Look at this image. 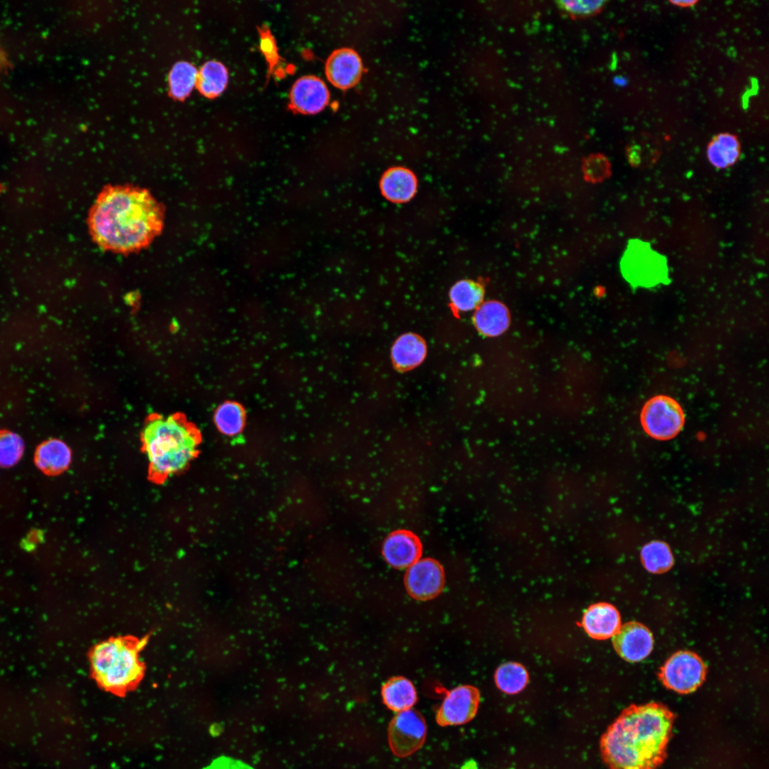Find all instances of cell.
I'll use <instances>...</instances> for the list:
<instances>
[{
	"instance_id": "34",
	"label": "cell",
	"mask_w": 769,
	"mask_h": 769,
	"mask_svg": "<svg viewBox=\"0 0 769 769\" xmlns=\"http://www.w3.org/2000/svg\"><path fill=\"white\" fill-rule=\"evenodd\" d=\"M3 60H4L3 54H2V52L0 50V66L1 65V63L3 62Z\"/></svg>"
},
{
	"instance_id": "28",
	"label": "cell",
	"mask_w": 769,
	"mask_h": 769,
	"mask_svg": "<svg viewBox=\"0 0 769 769\" xmlns=\"http://www.w3.org/2000/svg\"><path fill=\"white\" fill-rule=\"evenodd\" d=\"M198 72L196 68L187 62L176 63L169 75V90L172 97L184 99L197 85Z\"/></svg>"
},
{
	"instance_id": "12",
	"label": "cell",
	"mask_w": 769,
	"mask_h": 769,
	"mask_svg": "<svg viewBox=\"0 0 769 769\" xmlns=\"http://www.w3.org/2000/svg\"><path fill=\"white\" fill-rule=\"evenodd\" d=\"M422 552L420 539L413 532L405 529L391 532L382 545L384 560L397 569H407L421 558Z\"/></svg>"
},
{
	"instance_id": "17",
	"label": "cell",
	"mask_w": 769,
	"mask_h": 769,
	"mask_svg": "<svg viewBox=\"0 0 769 769\" xmlns=\"http://www.w3.org/2000/svg\"><path fill=\"white\" fill-rule=\"evenodd\" d=\"M427 355V344L419 335L407 333L394 341L391 349L394 367L399 372H406L419 365Z\"/></svg>"
},
{
	"instance_id": "30",
	"label": "cell",
	"mask_w": 769,
	"mask_h": 769,
	"mask_svg": "<svg viewBox=\"0 0 769 769\" xmlns=\"http://www.w3.org/2000/svg\"><path fill=\"white\" fill-rule=\"evenodd\" d=\"M582 171L587 181L600 182L610 176L611 164L605 155L592 154L583 161Z\"/></svg>"
},
{
	"instance_id": "24",
	"label": "cell",
	"mask_w": 769,
	"mask_h": 769,
	"mask_svg": "<svg viewBox=\"0 0 769 769\" xmlns=\"http://www.w3.org/2000/svg\"><path fill=\"white\" fill-rule=\"evenodd\" d=\"M228 83V72L220 62L211 61L204 63L198 72L197 86L199 92L207 98L219 95Z\"/></svg>"
},
{
	"instance_id": "5",
	"label": "cell",
	"mask_w": 769,
	"mask_h": 769,
	"mask_svg": "<svg viewBox=\"0 0 769 769\" xmlns=\"http://www.w3.org/2000/svg\"><path fill=\"white\" fill-rule=\"evenodd\" d=\"M620 271L634 288H652L669 281L666 258L639 239L629 241L621 258Z\"/></svg>"
},
{
	"instance_id": "6",
	"label": "cell",
	"mask_w": 769,
	"mask_h": 769,
	"mask_svg": "<svg viewBox=\"0 0 769 769\" xmlns=\"http://www.w3.org/2000/svg\"><path fill=\"white\" fill-rule=\"evenodd\" d=\"M644 431L656 440L674 438L682 429L685 415L681 405L671 397L656 395L643 406L640 414Z\"/></svg>"
},
{
	"instance_id": "14",
	"label": "cell",
	"mask_w": 769,
	"mask_h": 769,
	"mask_svg": "<svg viewBox=\"0 0 769 769\" xmlns=\"http://www.w3.org/2000/svg\"><path fill=\"white\" fill-rule=\"evenodd\" d=\"M362 72L361 59L350 48L335 51L325 63V74L328 80L340 89L354 86L360 80Z\"/></svg>"
},
{
	"instance_id": "3",
	"label": "cell",
	"mask_w": 769,
	"mask_h": 769,
	"mask_svg": "<svg viewBox=\"0 0 769 769\" xmlns=\"http://www.w3.org/2000/svg\"><path fill=\"white\" fill-rule=\"evenodd\" d=\"M141 441L149 461L148 479L162 484L197 456L200 434L181 413L167 417L153 414L145 424Z\"/></svg>"
},
{
	"instance_id": "2",
	"label": "cell",
	"mask_w": 769,
	"mask_h": 769,
	"mask_svg": "<svg viewBox=\"0 0 769 769\" xmlns=\"http://www.w3.org/2000/svg\"><path fill=\"white\" fill-rule=\"evenodd\" d=\"M674 719L660 703L626 708L601 737L605 763L609 769H656L665 758Z\"/></svg>"
},
{
	"instance_id": "11",
	"label": "cell",
	"mask_w": 769,
	"mask_h": 769,
	"mask_svg": "<svg viewBox=\"0 0 769 769\" xmlns=\"http://www.w3.org/2000/svg\"><path fill=\"white\" fill-rule=\"evenodd\" d=\"M616 652L624 660L637 662L651 653L654 640L651 632L642 624L629 622L620 627L612 637Z\"/></svg>"
},
{
	"instance_id": "18",
	"label": "cell",
	"mask_w": 769,
	"mask_h": 769,
	"mask_svg": "<svg viewBox=\"0 0 769 769\" xmlns=\"http://www.w3.org/2000/svg\"><path fill=\"white\" fill-rule=\"evenodd\" d=\"M71 451L58 439H50L41 443L34 453V463L47 476H57L70 466Z\"/></svg>"
},
{
	"instance_id": "7",
	"label": "cell",
	"mask_w": 769,
	"mask_h": 769,
	"mask_svg": "<svg viewBox=\"0 0 769 769\" xmlns=\"http://www.w3.org/2000/svg\"><path fill=\"white\" fill-rule=\"evenodd\" d=\"M706 674V666L696 654L679 651L666 660L658 676L666 688L679 694H688L702 684Z\"/></svg>"
},
{
	"instance_id": "9",
	"label": "cell",
	"mask_w": 769,
	"mask_h": 769,
	"mask_svg": "<svg viewBox=\"0 0 769 769\" xmlns=\"http://www.w3.org/2000/svg\"><path fill=\"white\" fill-rule=\"evenodd\" d=\"M480 701L478 690L472 686H459L445 694L436 711L437 723L443 726L469 722L477 713Z\"/></svg>"
},
{
	"instance_id": "32",
	"label": "cell",
	"mask_w": 769,
	"mask_h": 769,
	"mask_svg": "<svg viewBox=\"0 0 769 769\" xmlns=\"http://www.w3.org/2000/svg\"><path fill=\"white\" fill-rule=\"evenodd\" d=\"M205 769H254L244 762L222 756L216 759L209 766Z\"/></svg>"
},
{
	"instance_id": "20",
	"label": "cell",
	"mask_w": 769,
	"mask_h": 769,
	"mask_svg": "<svg viewBox=\"0 0 769 769\" xmlns=\"http://www.w3.org/2000/svg\"><path fill=\"white\" fill-rule=\"evenodd\" d=\"M706 155L709 162L718 169L731 167L740 157V141L738 137L732 133L717 134L708 144Z\"/></svg>"
},
{
	"instance_id": "23",
	"label": "cell",
	"mask_w": 769,
	"mask_h": 769,
	"mask_svg": "<svg viewBox=\"0 0 769 769\" xmlns=\"http://www.w3.org/2000/svg\"><path fill=\"white\" fill-rule=\"evenodd\" d=\"M484 294L481 283L470 279H462L450 288V305L456 313L476 310L483 303Z\"/></svg>"
},
{
	"instance_id": "10",
	"label": "cell",
	"mask_w": 769,
	"mask_h": 769,
	"mask_svg": "<svg viewBox=\"0 0 769 769\" xmlns=\"http://www.w3.org/2000/svg\"><path fill=\"white\" fill-rule=\"evenodd\" d=\"M404 584L412 597L419 600L432 599L437 596L444 587V569L441 565L433 558H420L407 568Z\"/></svg>"
},
{
	"instance_id": "26",
	"label": "cell",
	"mask_w": 769,
	"mask_h": 769,
	"mask_svg": "<svg viewBox=\"0 0 769 769\" xmlns=\"http://www.w3.org/2000/svg\"><path fill=\"white\" fill-rule=\"evenodd\" d=\"M495 681L497 687L507 694H516L521 691L528 682V674L525 667L516 662L503 664L496 671Z\"/></svg>"
},
{
	"instance_id": "22",
	"label": "cell",
	"mask_w": 769,
	"mask_h": 769,
	"mask_svg": "<svg viewBox=\"0 0 769 769\" xmlns=\"http://www.w3.org/2000/svg\"><path fill=\"white\" fill-rule=\"evenodd\" d=\"M628 162L634 167L649 168L653 166L661 155L658 140L647 132H640L626 147Z\"/></svg>"
},
{
	"instance_id": "4",
	"label": "cell",
	"mask_w": 769,
	"mask_h": 769,
	"mask_svg": "<svg viewBox=\"0 0 769 769\" xmlns=\"http://www.w3.org/2000/svg\"><path fill=\"white\" fill-rule=\"evenodd\" d=\"M147 637L120 636L97 644L89 657L91 674L104 690L123 696L142 681L145 666L140 653Z\"/></svg>"
},
{
	"instance_id": "29",
	"label": "cell",
	"mask_w": 769,
	"mask_h": 769,
	"mask_svg": "<svg viewBox=\"0 0 769 769\" xmlns=\"http://www.w3.org/2000/svg\"><path fill=\"white\" fill-rule=\"evenodd\" d=\"M23 450L24 443L19 435L9 430H0V466L7 468L15 465Z\"/></svg>"
},
{
	"instance_id": "1",
	"label": "cell",
	"mask_w": 769,
	"mask_h": 769,
	"mask_svg": "<svg viewBox=\"0 0 769 769\" xmlns=\"http://www.w3.org/2000/svg\"><path fill=\"white\" fill-rule=\"evenodd\" d=\"M163 211L146 190L116 186L105 188L89 216L91 235L103 248L120 253L139 250L160 232Z\"/></svg>"
},
{
	"instance_id": "21",
	"label": "cell",
	"mask_w": 769,
	"mask_h": 769,
	"mask_svg": "<svg viewBox=\"0 0 769 769\" xmlns=\"http://www.w3.org/2000/svg\"><path fill=\"white\" fill-rule=\"evenodd\" d=\"M384 703L397 713L412 708L417 700L413 684L402 676L389 679L382 688Z\"/></svg>"
},
{
	"instance_id": "15",
	"label": "cell",
	"mask_w": 769,
	"mask_h": 769,
	"mask_svg": "<svg viewBox=\"0 0 769 769\" xmlns=\"http://www.w3.org/2000/svg\"><path fill=\"white\" fill-rule=\"evenodd\" d=\"M582 624L587 634L596 639L612 637L621 627L620 615L611 604L599 602L585 612Z\"/></svg>"
},
{
	"instance_id": "8",
	"label": "cell",
	"mask_w": 769,
	"mask_h": 769,
	"mask_svg": "<svg viewBox=\"0 0 769 769\" xmlns=\"http://www.w3.org/2000/svg\"><path fill=\"white\" fill-rule=\"evenodd\" d=\"M427 726L422 716L412 708L398 712L390 722L388 740L393 753L407 757L424 743Z\"/></svg>"
},
{
	"instance_id": "25",
	"label": "cell",
	"mask_w": 769,
	"mask_h": 769,
	"mask_svg": "<svg viewBox=\"0 0 769 769\" xmlns=\"http://www.w3.org/2000/svg\"><path fill=\"white\" fill-rule=\"evenodd\" d=\"M641 560L646 570L655 574L668 571L674 564L669 546L659 540H653L644 545L641 550Z\"/></svg>"
},
{
	"instance_id": "16",
	"label": "cell",
	"mask_w": 769,
	"mask_h": 769,
	"mask_svg": "<svg viewBox=\"0 0 769 769\" xmlns=\"http://www.w3.org/2000/svg\"><path fill=\"white\" fill-rule=\"evenodd\" d=\"M380 188L383 197L393 203L411 200L417 189V179L412 171L403 167H394L382 176Z\"/></svg>"
},
{
	"instance_id": "19",
	"label": "cell",
	"mask_w": 769,
	"mask_h": 769,
	"mask_svg": "<svg viewBox=\"0 0 769 769\" xmlns=\"http://www.w3.org/2000/svg\"><path fill=\"white\" fill-rule=\"evenodd\" d=\"M474 326L479 333L496 337L503 333L510 324V314L506 306L497 300L483 302L474 312Z\"/></svg>"
},
{
	"instance_id": "27",
	"label": "cell",
	"mask_w": 769,
	"mask_h": 769,
	"mask_svg": "<svg viewBox=\"0 0 769 769\" xmlns=\"http://www.w3.org/2000/svg\"><path fill=\"white\" fill-rule=\"evenodd\" d=\"M244 419L243 408L234 402H226L220 404L214 416V423L219 431L229 436H236L242 431Z\"/></svg>"
},
{
	"instance_id": "13",
	"label": "cell",
	"mask_w": 769,
	"mask_h": 769,
	"mask_svg": "<svg viewBox=\"0 0 769 769\" xmlns=\"http://www.w3.org/2000/svg\"><path fill=\"white\" fill-rule=\"evenodd\" d=\"M329 97L328 90L321 79L313 75L303 76L291 88V105L298 113L315 114L327 105Z\"/></svg>"
},
{
	"instance_id": "31",
	"label": "cell",
	"mask_w": 769,
	"mask_h": 769,
	"mask_svg": "<svg viewBox=\"0 0 769 769\" xmlns=\"http://www.w3.org/2000/svg\"><path fill=\"white\" fill-rule=\"evenodd\" d=\"M560 8L573 17H586L600 11L605 1H560L558 2Z\"/></svg>"
},
{
	"instance_id": "33",
	"label": "cell",
	"mask_w": 769,
	"mask_h": 769,
	"mask_svg": "<svg viewBox=\"0 0 769 769\" xmlns=\"http://www.w3.org/2000/svg\"><path fill=\"white\" fill-rule=\"evenodd\" d=\"M669 3L681 8H689L695 6L699 1L697 0H670Z\"/></svg>"
}]
</instances>
